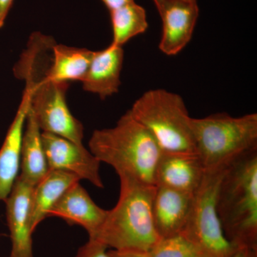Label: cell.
<instances>
[{"instance_id":"obj_13","label":"cell","mask_w":257,"mask_h":257,"mask_svg":"<svg viewBox=\"0 0 257 257\" xmlns=\"http://www.w3.org/2000/svg\"><path fill=\"white\" fill-rule=\"evenodd\" d=\"M205 169L197 154L162 153L156 171V187L194 194Z\"/></svg>"},{"instance_id":"obj_23","label":"cell","mask_w":257,"mask_h":257,"mask_svg":"<svg viewBox=\"0 0 257 257\" xmlns=\"http://www.w3.org/2000/svg\"><path fill=\"white\" fill-rule=\"evenodd\" d=\"M14 0H0V28L4 25Z\"/></svg>"},{"instance_id":"obj_25","label":"cell","mask_w":257,"mask_h":257,"mask_svg":"<svg viewBox=\"0 0 257 257\" xmlns=\"http://www.w3.org/2000/svg\"><path fill=\"white\" fill-rule=\"evenodd\" d=\"M230 257H257V248H238Z\"/></svg>"},{"instance_id":"obj_24","label":"cell","mask_w":257,"mask_h":257,"mask_svg":"<svg viewBox=\"0 0 257 257\" xmlns=\"http://www.w3.org/2000/svg\"><path fill=\"white\" fill-rule=\"evenodd\" d=\"M105 5L109 12L119 9L125 5L130 4L135 2V0H101Z\"/></svg>"},{"instance_id":"obj_14","label":"cell","mask_w":257,"mask_h":257,"mask_svg":"<svg viewBox=\"0 0 257 257\" xmlns=\"http://www.w3.org/2000/svg\"><path fill=\"white\" fill-rule=\"evenodd\" d=\"M123 61L122 47L112 43L104 50L94 52L89 69L82 81L83 89L103 99L117 92L121 84Z\"/></svg>"},{"instance_id":"obj_5","label":"cell","mask_w":257,"mask_h":257,"mask_svg":"<svg viewBox=\"0 0 257 257\" xmlns=\"http://www.w3.org/2000/svg\"><path fill=\"white\" fill-rule=\"evenodd\" d=\"M196 151L205 170H223L257 150V114L234 117L216 113L192 118Z\"/></svg>"},{"instance_id":"obj_20","label":"cell","mask_w":257,"mask_h":257,"mask_svg":"<svg viewBox=\"0 0 257 257\" xmlns=\"http://www.w3.org/2000/svg\"><path fill=\"white\" fill-rule=\"evenodd\" d=\"M147 253L149 257H195L201 252L184 235L179 234L161 238Z\"/></svg>"},{"instance_id":"obj_17","label":"cell","mask_w":257,"mask_h":257,"mask_svg":"<svg viewBox=\"0 0 257 257\" xmlns=\"http://www.w3.org/2000/svg\"><path fill=\"white\" fill-rule=\"evenodd\" d=\"M20 168V177L34 187L49 171L42 143V130L30 107L24 131Z\"/></svg>"},{"instance_id":"obj_1","label":"cell","mask_w":257,"mask_h":257,"mask_svg":"<svg viewBox=\"0 0 257 257\" xmlns=\"http://www.w3.org/2000/svg\"><path fill=\"white\" fill-rule=\"evenodd\" d=\"M55 44L50 37L33 34L28 48L15 67L14 73L26 83L25 88L30 92V109L42 132L83 145V125L72 114L66 101L69 83L55 82L47 77Z\"/></svg>"},{"instance_id":"obj_27","label":"cell","mask_w":257,"mask_h":257,"mask_svg":"<svg viewBox=\"0 0 257 257\" xmlns=\"http://www.w3.org/2000/svg\"><path fill=\"white\" fill-rule=\"evenodd\" d=\"M195 257H212V256H209V255L205 254V253H199V255H197V256H196Z\"/></svg>"},{"instance_id":"obj_7","label":"cell","mask_w":257,"mask_h":257,"mask_svg":"<svg viewBox=\"0 0 257 257\" xmlns=\"http://www.w3.org/2000/svg\"><path fill=\"white\" fill-rule=\"evenodd\" d=\"M226 170H205L180 233L201 253L212 257H230L238 248L225 236L216 211L217 191Z\"/></svg>"},{"instance_id":"obj_21","label":"cell","mask_w":257,"mask_h":257,"mask_svg":"<svg viewBox=\"0 0 257 257\" xmlns=\"http://www.w3.org/2000/svg\"><path fill=\"white\" fill-rule=\"evenodd\" d=\"M107 246L96 239H89L85 244L81 246L75 257H111Z\"/></svg>"},{"instance_id":"obj_10","label":"cell","mask_w":257,"mask_h":257,"mask_svg":"<svg viewBox=\"0 0 257 257\" xmlns=\"http://www.w3.org/2000/svg\"><path fill=\"white\" fill-rule=\"evenodd\" d=\"M197 3L182 0H167L160 12L162 32L160 50L165 55L174 56L188 45L199 17Z\"/></svg>"},{"instance_id":"obj_12","label":"cell","mask_w":257,"mask_h":257,"mask_svg":"<svg viewBox=\"0 0 257 257\" xmlns=\"http://www.w3.org/2000/svg\"><path fill=\"white\" fill-rule=\"evenodd\" d=\"M30 102V92L25 88L14 120L0 149V202L6 200L19 176L24 131Z\"/></svg>"},{"instance_id":"obj_9","label":"cell","mask_w":257,"mask_h":257,"mask_svg":"<svg viewBox=\"0 0 257 257\" xmlns=\"http://www.w3.org/2000/svg\"><path fill=\"white\" fill-rule=\"evenodd\" d=\"M34 186L18 176L6 204V218L10 231V257H34L31 227L32 196Z\"/></svg>"},{"instance_id":"obj_11","label":"cell","mask_w":257,"mask_h":257,"mask_svg":"<svg viewBox=\"0 0 257 257\" xmlns=\"http://www.w3.org/2000/svg\"><path fill=\"white\" fill-rule=\"evenodd\" d=\"M107 210L99 207L79 182L74 184L51 209L47 217L55 216L69 224L82 226L94 239L105 220Z\"/></svg>"},{"instance_id":"obj_15","label":"cell","mask_w":257,"mask_h":257,"mask_svg":"<svg viewBox=\"0 0 257 257\" xmlns=\"http://www.w3.org/2000/svg\"><path fill=\"white\" fill-rule=\"evenodd\" d=\"M193 194L167 187H157L152 203V215L161 238L182 232L188 218Z\"/></svg>"},{"instance_id":"obj_26","label":"cell","mask_w":257,"mask_h":257,"mask_svg":"<svg viewBox=\"0 0 257 257\" xmlns=\"http://www.w3.org/2000/svg\"><path fill=\"white\" fill-rule=\"evenodd\" d=\"M155 5H156L157 9L158 10L159 13L162 10L164 5H165L167 0H153Z\"/></svg>"},{"instance_id":"obj_16","label":"cell","mask_w":257,"mask_h":257,"mask_svg":"<svg viewBox=\"0 0 257 257\" xmlns=\"http://www.w3.org/2000/svg\"><path fill=\"white\" fill-rule=\"evenodd\" d=\"M80 179L69 172L49 170L47 175L34 187L32 196L31 227L35 231L48 216L54 205L64 192Z\"/></svg>"},{"instance_id":"obj_28","label":"cell","mask_w":257,"mask_h":257,"mask_svg":"<svg viewBox=\"0 0 257 257\" xmlns=\"http://www.w3.org/2000/svg\"><path fill=\"white\" fill-rule=\"evenodd\" d=\"M182 1L187 2L189 3H197V0H182Z\"/></svg>"},{"instance_id":"obj_8","label":"cell","mask_w":257,"mask_h":257,"mask_svg":"<svg viewBox=\"0 0 257 257\" xmlns=\"http://www.w3.org/2000/svg\"><path fill=\"white\" fill-rule=\"evenodd\" d=\"M42 143L49 170H61L104 188L100 175L101 162L83 145L54 134L42 132Z\"/></svg>"},{"instance_id":"obj_19","label":"cell","mask_w":257,"mask_h":257,"mask_svg":"<svg viewBox=\"0 0 257 257\" xmlns=\"http://www.w3.org/2000/svg\"><path fill=\"white\" fill-rule=\"evenodd\" d=\"M109 13L113 31L111 43L115 45L122 47L148 28L146 11L135 2Z\"/></svg>"},{"instance_id":"obj_18","label":"cell","mask_w":257,"mask_h":257,"mask_svg":"<svg viewBox=\"0 0 257 257\" xmlns=\"http://www.w3.org/2000/svg\"><path fill=\"white\" fill-rule=\"evenodd\" d=\"M94 52L55 44L47 74L49 79L57 82L69 83L80 81L85 77Z\"/></svg>"},{"instance_id":"obj_22","label":"cell","mask_w":257,"mask_h":257,"mask_svg":"<svg viewBox=\"0 0 257 257\" xmlns=\"http://www.w3.org/2000/svg\"><path fill=\"white\" fill-rule=\"evenodd\" d=\"M111 257H149L146 252L130 250H111L109 251Z\"/></svg>"},{"instance_id":"obj_3","label":"cell","mask_w":257,"mask_h":257,"mask_svg":"<svg viewBox=\"0 0 257 257\" xmlns=\"http://www.w3.org/2000/svg\"><path fill=\"white\" fill-rule=\"evenodd\" d=\"M120 194L115 207L107 210L96 239L114 250L148 252L161 237L157 234L152 203L157 187L119 176Z\"/></svg>"},{"instance_id":"obj_6","label":"cell","mask_w":257,"mask_h":257,"mask_svg":"<svg viewBox=\"0 0 257 257\" xmlns=\"http://www.w3.org/2000/svg\"><path fill=\"white\" fill-rule=\"evenodd\" d=\"M130 111L151 134L162 153L197 154L192 118L179 94L163 89L147 91Z\"/></svg>"},{"instance_id":"obj_2","label":"cell","mask_w":257,"mask_h":257,"mask_svg":"<svg viewBox=\"0 0 257 257\" xmlns=\"http://www.w3.org/2000/svg\"><path fill=\"white\" fill-rule=\"evenodd\" d=\"M89 147L93 155L112 167L119 177L126 176L156 187L155 177L162 150L130 110L114 127L95 130Z\"/></svg>"},{"instance_id":"obj_4","label":"cell","mask_w":257,"mask_h":257,"mask_svg":"<svg viewBox=\"0 0 257 257\" xmlns=\"http://www.w3.org/2000/svg\"><path fill=\"white\" fill-rule=\"evenodd\" d=\"M216 207L226 239L238 248H257V150L228 167Z\"/></svg>"}]
</instances>
